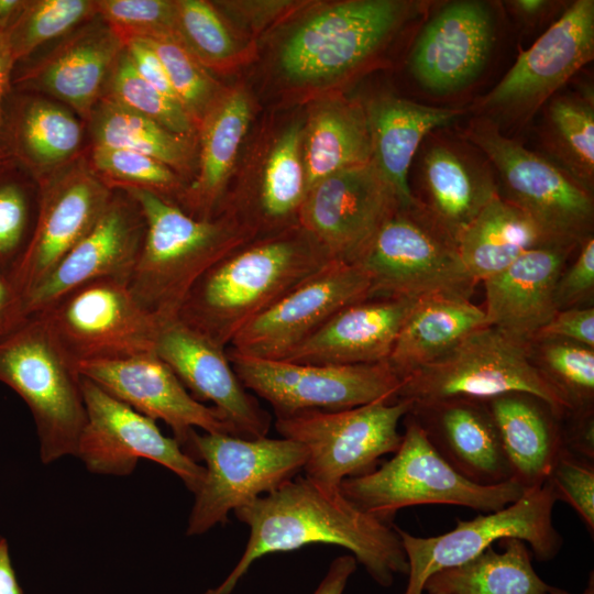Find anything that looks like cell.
<instances>
[{
    "label": "cell",
    "instance_id": "cell-1",
    "mask_svg": "<svg viewBox=\"0 0 594 594\" xmlns=\"http://www.w3.org/2000/svg\"><path fill=\"white\" fill-rule=\"evenodd\" d=\"M233 513L250 528L246 547L224 581L204 594H231L257 559L312 543L345 548L385 587L395 575L408 573L394 525L359 509L340 491H327L305 476H296Z\"/></svg>",
    "mask_w": 594,
    "mask_h": 594
},
{
    "label": "cell",
    "instance_id": "cell-2",
    "mask_svg": "<svg viewBox=\"0 0 594 594\" xmlns=\"http://www.w3.org/2000/svg\"><path fill=\"white\" fill-rule=\"evenodd\" d=\"M330 261L298 224L252 239L198 279L177 317L228 348L248 323Z\"/></svg>",
    "mask_w": 594,
    "mask_h": 594
},
{
    "label": "cell",
    "instance_id": "cell-3",
    "mask_svg": "<svg viewBox=\"0 0 594 594\" xmlns=\"http://www.w3.org/2000/svg\"><path fill=\"white\" fill-rule=\"evenodd\" d=\"M125 191L145 221L142 249L128 280L139 304L157 319L178 316L198 279L254 232L230 213L198 219L177 204L140 188Z\"/></svg>",
    "mask_w": 594,
    "mask_h": 594
},
{
    "label": "cell",
    "instance_id": "cell-4",
    "mask_svg": "<svg viewBox=\"0 0 594 594\" xmlns=\"http://www.w3.org/2000/svg\"><path fill=\"white\" fill-rule=\"evenodd\" d=\"M404 421L400 446L389 460L342 481L341 494L359 509L392 524L395 514L409 506L446 504L493 513L524 494L515 480L496 485L469 481L438 453L409 414Z\"/></svg>",
    "mask_w": 594,
    "mask_h": 594
},
{
    "label": "cell",
    "instance_id": "cell-5",
    "mask_svg": "<svg viewBox=\"0 0 594 594\" xmlns=\"http://www.w3.org/2000/svg\"><path fill=\"white\" fill-rule=\"evenodd\" d=\"M416 2L349 0L327 6L301 21L278 52L290 82L324 86L359 70L399 29L418 14Z\"/></svg>",
    "mask_w": 594,
    "mask_h": 594
},
{
    "label": "cell",
    "instance_id": "cell-6",
    "mask_svg": "<svg viewBox=\"0 0 594 594\" xmlns=\"http://www.w3.org/2000/svg\"><path fill=\"white\" fill-rule=\"evenodd\" d=\"M0 382L29 407L42 463L76 457L86 422L81 375L37 316H28L0 338Z\"/></svg>",
    "mask_w": 594,
    "mask_h": 594
},
{
    "label": "cell",
    "instance_id": "cell-7",
    "mask_svg": "<svg viewBox=\"0 0 594 594\" xmlns=\"http://www.w3.org/2000/svg\"><path fill=\"white\" fill-rule=\"evenodd\" d=\"M514 392L541 398L562 419L570 414L565 398L532 363L529 343L485 326L438 360L404 377L397 400L413 404L449 398L487 400Z\"/></svg>",
    "mask_w": 594,
    "mask_h": 594
},
{
    "label": "cell",
    "instance_id": "cell-8",
    "mask_svg": "<svg viewBox=\"0 0 594 594\" xmlns=\"http://www.w3.org/2000/svg\"><path fill=\"white\" fill-rule=\"evenodd\" d=\"M184 451L205 462V477L195 493L186 535L198 536L228 520L234 512L299 474L307 450L287 438L248 439L193 431Z\"/></svg>",
    "mask_w": 594,
    "mask_h": 594
},
{
    "label": "cell",
    "instance_id": "cell-9",
    "mask_svg": "<svg viewBox=\"0 0 594 594\" xmlns=\"http://www.w3.org/2000/svg\"><path fill=\"white\" fill-rule=\"evenodd\" d=\"M465 139L497 170L503 189L498 195L524 211L550 243L578 248L592 235V195L568 172L506 138L485 117L470 122Z\"/></svg>",
    "mask_w": 594,
    "mask_h": 594
},
{
    "label": "cell",
    "instance_id": "cell-10",
    "mask_svg": "<svg viewBox=\"0 0 594 594\" xmlns=\"http://www.w3.org/2000/svg\"><path fill=\"white\" fill-rule=\"evenodd\" d=\"M355 264L370 277V297H470L477 284L464 267L457 242L420 201L398 206Z\"/></svg>",
    "mask_w": 594,
    "mask_h": 594
},
{
    "label": "cell",
    "instance_id": "cell-11",
    "mask_svg": "<svg viewBox=\"0 0 594 594\" xmlns=\"http://www.w3.org/2000/svg\"><path fill=\"white\" fill-rule=\"evenodd\" d=\"M411 407L410 400L398 399L336 411L309 410L276 417L275 428L307 450L305 477L339 492L343 480L372 472L383 455L397 451L403 439L398 425Z\"/></svg>",
    "mask_w": 594,
    "mask_h": 594
},
{
    "label": "cell",
    "instance_id": "cell-12",
    "mask_svg": "<svg viewBox=\"0 0 594 594\" xmlns=\"http://www.w3.org/2000/svg\"><path fill=\"white\" fill-rule=\"evenodd\" d=\"M33 315L76 369L151 352L158 328L128 283L113 278L81 284Z\"/></svg>",
    "mask_w": 594,
    "mask_h": 594
},
{
    "label": "cell",
    "instance_id": "cell-13",
    "mask_svg": "<svg viewBox=\"0 0 594 594\" xmlns=\"http://www.w3.org/2000/svg\"><path fill=\"white\" fill-rule=\"evenodd\" d=\"M556 502L544 482L503 509L471 520L457 519L453 529L438 536L417 537L395 526L408 561L404 594H422L431 575L472 560L503 538L525 541L539 561L553 559L563 544L552 521Z\"/></svg>",
    "mask_w": 594,
    "mask_h": 594
},
{
    "label": "cell",
    "instance_id": "cell-14",
    "mask_svg": "<svg viewBox=\"0 0 594 594\" xmlns=\"http://www.w3.org/2000/svg\"><path fill=\"white\" fill-rule=\"evenodd\" d=\"M227 351L243 386L271 404L276 417L309 410H343L377 400L395 402L402 385L387 362L306 364L243 355L228 348Z\"/></svg>",
    "mask_w": 594,
    "mask_h": 594
},
{
    "label": "cell",
    "instance_id": "cell-15",
    "mask_svg": "<svg viewBox=\"0 0 594 594\" xmlns=\"http://www.w3.org/2000/svg\"><path fill=\"white\" fill-rule=\"evenodd\" d=\"M86 422L76 457L94 474L130 475L140 459L174 472L194 494L205 477V466L190 458L175 438L162 433L156 421L111 396L81 376Z\"/></svg>",
    "mask_w": 594,
    "mask_h": 594
},
{
    "label": "cell",
    "instance_id": "cell-16",
    "mask_svg": "<svg viewBox=\"0 0 594 594\" xmlns=\"http://www.w3.org/2000/svg\"><path fill=\"white\" fill-rule=\"evenodd\" d=\"M594 56V1H574L480 101L492 118L528 119Z\"/></svg>",
    "mask_w": 594,
    "mask_h": 594
},
{
    "label": "cell",
    "instance_id": "cell-17",
    "mask_svg": "<svg viewBox=\"0 0 594 594\" xmlns=\"http://www.w3.org/2000/svg\"><path fill=\"white\" fill-rule=\"evenodd\" d=\"M38 182L34 228L10 274L24 298L91 230L113 193L82 160H74Z\"/></svg>",
    "mask_w": 594,
    "mask_h": 594
},
{
    "label": "cell",
    "instance_id": "cell-18",
    "mask_svg": "<svg viewBox=\"0 0 594 594\" xmlns=\"http://www.w3.org/2000/svg\"><path fill=\"white\" fill-rule=\"evenodd\" d=\"M398 206L393 188L371 161L311 187L297 222L331 260L355 264Z\"/></svg>",
    "mask_w": 594,
    "mask_h": 594
},
{
    "label": "cell",
    "instance_id": "cell-19",
    "mask_svg": "<svg viewBox=\"0 0 594 594\" xmlns=\"http://www.w3.org/2000/svg\"><path fill=\"white\" fill-rule=\"evenodd\" d=\"M370 296L371 280L361 266L332 260L248 323L228 349L282 359L339 310Z\"/></svg>",
    "mask_w": 594,
    "mask_h": 594
},
{
    "label": "cell",
    "instance_id": "cell-20",
    "mask_svg": "<svg viewBox=\"0 0 594 594\" xmlns=\"http://www.w3.org/2000/svg\"><path fill=\"white\" fill-rule=\"evenodd\" d=\"M153 351L195 399L212 404L238 437H266L271 415L237 376L227 348L174 317L158 319Z\"/></svg>",
    "mask_w": 594,
    "mask_h": 594
},
{
    "label": "cell",
    "instance_id": "cell-21",
    "mask_svg": "<svg viewBox=\"0 0 594 594\" xmlns=\"http://www.w3.org/2000/svg\"><path fill=\"white\" fill-rule=\"evenodd\" d=\"M77 371L134 410L155 421L163 420L183 450L197 429L237 436L215 407L191 396L154 351L121 360L82 363Z\"/></svg>",
    "mask_w": 594,
    "mask_h": 594
},
{
    "label": "cell",
    "instance_id": "cell-22",
    "mask_svg": "<svg viewBox=\"0 0 594 594\" xmlns=\"http://www.w3.org/2000/svg\"><path fill=\"white\" fill-rule=\"evenodd\" d=\"M144 235L145 221L139 205L125 191L114 189L91 230L26 295V315L40 311L61 295L95 279L128 283Z\"/></svg>",
    "mask_w": 594,
    "mask_h": 594
},
{
    "label": "cell",
    "instance_id": "cell-23",
    "mask_svg": "<svg viewBox=\"0 0 594 594\" xmlns=\"http://www.w3.org/2000/svg\"><path fill=\"white\" fill-rule=\"evenodd\" d=\"M496 40L487 4L474 0L443 6L422 28L408 66L427 90L448 95L470 85L484 69Z\"/></svg>",
    "mask_w": 594,
    "mask_h": 594
},
{
    "label": "cell",
    "instance_id": "cell-24",
    "mask_svg": "<svg viewBox=\"0 0 594 594\" xmlns=\"http://www.w3.org/2000/svg\"><path fill=\"white\" fill-rule=\"evenodd\" d=\"M124 46L122 38L97 15L67 34L16 84L51 95L87 121Z\"/></svg>",
    "mask_w": 594,
    "mask_h": 594
},
{
    "label": "cell",
    "instance_id": "cell-25",
    "mask_svg": "<svg viewBox=\"0 0 594 594\" xmlns=\"http://www.w3.org/2000/svg\"><path fill=\"white\" fill-rule=\"evenodd\" d=\"M408 414L438 453L469 481L496 485L513 480L485 400L449 398L413 404Z\"/></svg>",
    "mask_w": 594,
    "mask_h": 594
},
{
    "label": "cell",
    "instance_id": "cell-26",
    "mask_svg": "<svg viewBox=\"0 0 594 594\" xmlns=\"http://www.w3.org/2000/svg\"><path fill=\"white\" fill-rule=\"evenodd\" d=\"M418 299L370 297L351 304L282 360L336 365L386 362Z\"/></svg>",
    "mask_w": 594,
    "mask_h": 594
},
{
    "label": "cell",
    "instance_id": "cell-27",
    "mask_svg": "<svg viewBox=\"0 0 594 594\" xmlns=\"http://www.w3.org/2000/svg\"><path fill=\"white\" fill-rule=\"evenodd\" d=\"M575 246L546 244L483 280L486 324L529 343L557 312L554 287Z\"/></svg>",
    "mask_w": 594,
    "mask_h": 594
},
{
    "label": "cell",
    "instance_id": "cell-28",
    "mask_svg": "<svg viewBox=\"0 0 594 594\" xmlns=\"http://www.w3.org/2000/svg\"><path fill=\"white\" fill-rule=\"evenodd\" d=\"M485 402L513 480L525 492L542 486L560 453L568 449L562 418L548 403L528 393H508Z\"/></svg>",
    "mask_w": 594,
    "mask_h": 594
},
{
    "label": "cell",
    "instance_id": "cell-29",
    "mask_svg": "<svg viewBox=\"0 0 594 594\" xmlns=\"http://www.w3.org/2000/svg\"><path fill=\"white\" fill-rule=\"evenodd\" d=\"M372 146V163L393 188L402 206L419 202L408 183L413 158L422 140L462 114L460 109L417 103L380 96L364 106Z\"/></svg>",
    "mask_w": 594,
    "mask_h": 594
},
{
    "label": "cell",
    "instance_id": "cell-30",
    "mask_svg": "<svg viewBox=\"0 0 594 594\" xmlns=\"http://www.w3.org/2000/svg\"><path fill=\"white\" fill-rule=\"evenodd\" d=\"M252 117V103L241 87L223 89L201 122L199 173L182 195L185 212L210 219L223 194Z\"/></svg>",
    "mask_w": 594,
    "mask_h": 594
},
{
    "label": "cell",
    "instance_id": "cell-31",
    "mask_svg": "<svg viewBox=\"0 0 594 594\" xmlns=\"http://www.w3.org/2000/svg\"><path fill=\"white\" fill-rule=\"evenodd\" d=\"M421 179L426 199L419 201L455 242L498 194V184L484 165L442 142L426 150Z\"/></svg>",
    "mask_w": 594,
    "mask_h": 594
},
{
    "label": "cell",
    "instance_id": "cell-32",
    "mask_svg": "<svg viewBox=\"0 0 594 594\" xmlns=\"http://www.w3.org/2000/svg\"><path fill=\"white\" fill-rule=\"evenodd\" d=\"M485 326L484 310L470 297L459 294L421 297L404 322L386 362L403 380Z\"/></svg>",
    "mask_w": 594,
    "mask_h": 594
},
{
    "label": "cell",
    "instance_id": "cell-33",
    "mask_svg": "<svg viewBox=\"0 0 594 594\" xmlns=\"http://www.w3.org/2000/svg\"><path fill=\"white\" fill-rule=\"evenodd\" d=\"M371 160L369 123L360 101L331 97L315 107L302 131L307 191L323 178Z\"/></svg>",
    "mask_w": 594,
    "mask_h": 594
},
{
    "label": "cell",
    "instance_id": "cell-34",
    "mask_svg": "<svg viewBox=\"0 0 594 594\" xmlns=\"http://www.w3.org/2000/svg\"><path fill=\"white\" fill-rule=\"evenodd\" d=\"M553 244L519 208L498 194L457 241L462 263L479 283L505 270L527 251Z\"/></svg>",
    "mask_w": 594,
    "mask_h": 594
},
{
    "label": "cell",
    "instance_id": "cell-35",
    "mask_svg": "<svg viewBox=\"0 0 594 594\" xmlns=\"http://www.w3.org/2000/svg\"><path fill=\"white\" fill-rule=\"evenodd\" d=\"M503 551L488 547L472 560L431 575L428 594H551V585L535 571L525 541L503 538Z\"/></svg>",
    "mask_w": 594,
    "mask_h": 594
},
{
    "label": "cell",
    "instance_id": "cell-36",
    "mask_svg": "<svg viewBox=\"0 0 594 594\" xmlns=\"http://www.w3.org/2000/svg\"><path fill=\"white\" fill-rule=\"evenodd\" d=\"M92 145L123 148L154 157L172 169L188 168L194 151L189 136L101 97L88 118Z\"/></svg>",
    "mask_w": 594,
    "mask_h": 594
},
{
    "label": "cell",
    "instance_id": "cell-37",
    "mask_svg": "<svg viewBox=\"0 0 594 594\" xmlns=\"http://www.w3.org/2000/svg\"><path fill=\"white\" fill-rule=\"evenodd\" d=\"M81 140V124L74 113L45 99L25 103L14 131L18 155L38 179L74 161Z\"/></svg>",
    "mask_w": 594,
    "mask_h": 594
},
{
    "label": "cell",
    "instance_id": "cell-38",
    "mask_svg": "<svg viewBox=\"0 0 594 594\" xmlns=\"http://www.w3.org/2000/svg\"><path fill=\"white\" fill-rule=\"evenodd\" d=\"M299 122L275 142L265 164L257 199L258 220L278 227L295 219L307 194ZM298 223V222H297Z\"/></svg>",
    "mask_w": 594,
    "mask_h": 594
},
{
    "label": "cell",
    "instance_id": "cell-39",
    "mask_svg": "<svg viewBox=\"0 0 594 594\" xmlns=\"http://www.w3.org/2000/svg\"><path fill=\"white\" fill-rule=\"evenodd\" d=\"M547 140L568 173L587 190L594 179V108L592 99L559 95L547 111Z\"/></svg>",
    "mask_w": 594,
    "mask_h": 594
},
{
    "label": "cell",
    "instance_id": "cell-40",
    "mask_svg": "<svg viewBox=\"0 0 594 594\" xmlns=\"http://www.w3.org/2000/svg\"><path fill=\"white\" fill-rule=\"evenodd\" d=\"M529 354L539 372L568 402L566 417L593 415V348L561 339H534Z\"/></svg>",
    "mask_w": 594,
    "mask_h": 594
},
{
    "label": "cell",
    "instance_id": "cell-41",
    "mask_svg": "<svg viewBox=\"0 0 594 594\" xmlns=\"http://www.w3.org/2000/svg\"><path fill=\"white\" fill-rule=\"evenodd\" d=\"M176 37L208 69L226 72L244 62L241 45L215 7L204 0H176Z\"/></svg>",
    "mask_w": 594,
    "mask_h": 594
},
{
    "label": "cell",
    "instance_id": "cell-42",
    "mask_svg": "<svg viewBox=\"0 0 594 594\" xmlns=\"http://www.w3.org/2000/svg\"><path fill=\"white\" fill-rule=\"evenodd\" d=\"M96 0L26 1L15 21L3 32L14 63L51 40L64 36L96 18Z\"/></svg>",
    "mask_w": 594,
    "mask_h": 594
},
{
    "label": "cell",
    "instance_id": "cell-43",
    "mask_svg": "<svg viewBox=\"0 0 594 594\" xmlns=\"http://www.w3.org/2000/svg\"><path fill=\"white\" fill-rule=\"evenodd\" d=\"M102 97L157 122L173 133L191 138L197 130L193 119L178 102L139 75L125 47L110 73Z\"/></svg>",
    "mask_w": 594,
    "mask_h": 594
},
{
    "label": "cell",
    "instance_id": "cell-44",
    "mask_svg": "<svg viewBox=\"0 0 594 594\" xmlns=\"http://www.w3.org/2000/svg\"><path fill=\"white\" fill-rule=\"evenodd\" d=\"M158 55L174 92L197 129L223 88L174 35L144 38Z\"/></svg>",
    "mask_w": 594,
    "mask_h": 594
},
{
    "label": "cell",
    "instance_id": "cell-45",
    "mask_svg": "<svg viewBox=\"0 0 594 594\" xmlns=\"http://www.w3.org/2000/svg\"><path fill=\"white\" fill-rule=\"evenodd\" d=\"M89 165L112 190L140 188L167 199L166 196L178 191L180 185L169 166L129 150L92 145Z\"/></svg>",
    "mask_w": 594,
    "mask_h": 594
},
{
    "label": "cell",
    "instance_id": "cell-46",
    "mask_svg": "<svg viewBox=\"0 0 594 594\" xmlns=\"http://www.w3.org/2000/svg\"><path fill=\"white\" fill-rule=\"evenodd\" d=\"M97 14L125 42L133 37L176 36L169 0H96Z\"/></svg>",
    "mask_w": 594,
    "mask_h": 594
},
{
    "label": "cell",
    "instance_id": "cell-47",
    "mask_svg": "<svg viewBox=\"0 0 594 594\" xmlns=\"http://www.w3.org/2000/svg\"><path fill=\"white\" fill-rule=\"evenodd\" d=\"M25 188L0 182V271L11 274L30 241L36 213Z\"/></svg>",
    "mask_w": 594,
    "mask_h": 594
},
{
    "label": "cell",
    "instance_id": "cell-48",
    "mask_svg": "<svg viewBox=\"0 0 594 594\" xmlns=\"http://www.w3.org/2000/svg\"><path fill=\"white\" fill-rule=\"evenodd\" d=\"M556 501L569 504L583 520L591 536L594 531V465L564 449L546 481Z\"/></svg>",
    "mask_w": 594,
    "mask_h": 594
},
{
    "label": "cell",
    "instance_id": "cell-49",
    "mask_svg": "<svg viewBox=\"0 0 594 594\" xmlns=\"http://www.w3.org/2000/svg\"><path fill=\"white\" fill-rule=\"evenodd\" d=\"M573 263L564 267L554 287L557 311L582 306L594 294V238L587 237L580 243Z\"/></svg>",
    "mask_w": 594,
    "mask_h": 594
},
{
    "label": "cell",
    "instance_id": "cell-50",
    "mask_svg": "<svg viewBox=\"0 0 594 594\" xmlns=\"http://www.w3.org/2000/svg\"><path fill=\"white\" fill-rule=\"evenodd\" d=\"M534 339H561L594 349V307L558 310Z\"/></svg>",
    "mask_w": 594,
    "mask_h": 594
},
{
    "label": "cell",
    "instance_id": "cell-51",
    "mask_svg": "<svg viewBox=\"0 0 594 594\" xmlns=\"http://www.w3.org/2000/svg\"><path fill=\"white\" fill-rule=\"evenodd\" d=\"M124 47L139 75L163 95L179 103L165 67L152 46L144 38L133 37L125 42Z\"/></svg>",
    "mask_w": 594,
    "mask_h": 594
},
{
    "label": "cell",
    "instance_id": "cell-52",
    "mask_svg": "<svg viewBox=\"0 0 594 594\" xmlns=\"http://www.w3.org/2000/svg\"><path fill=\"white\" fill-rule=\"evenodd\" d=\"M28 317L25 298L9 274L0 271V338Z\"/></svg>",
    "mask_w": 594,
    "mask_h": 594
},
{
    "label": "cell",
    "instance_id": "cell-53",
    "mask_svg": "<svg viewBox=\"0 0 594 594\" xmlns=\"http://www.w3.org/2000/svg\"><path fill=\"white\" fill-rule=\"evenodd\" d=\"M355 569L356 560L352 554L336 558L314 594H342Z\"/></svg>",
    "mask_w": 594,
    "mask_h": 594
},
{
    "label": "cell",
    "instance_id": "cell-54",
    "mask_svg": "<svg viewBox=\"0 0 594 594\" xmlns=\"http://www.w3.org/2000/svg\"><path fill=\"white\" fill-rule=\"evenodd\" d=\"M0 594H24L10 556L8 540L0 535Z\"/></svg>",
    "mask_w": 594,
    "mask_h": 594
},
{
    "label": "cell",
    "instance_id": "cell-55",
    "mask_svg": "<svg viewBox=\"0 0 594 594\" xmlns=\"http://www.w3.org/2000/svg\"><path fill=\"white\" fill-rule=\"evenodd\" d=\"M14 64L4 33L0 31V131L3 123V101L9 89L11 72Z\"/></svg>",
    "mask_w": 594,
    "mask_h": 594
},
{
    "label": "cell",
    "instance_id": "cell-56",
    "mask_svg": "<svg viewBox=\"0 0 594 594\" xmlns=\"http://www.w3.org/2000/svg\"><path fill=\"white\" fill-rule=\"evenodd\" d=\"M509 7L526 21L536 20L542 15L552 2L544 0H514Z\"/></svg>",
    "mask_w": 594,
    "mask_h": 594
},
{
    "label": "cell",
    "instance_id": "cell-57",
    "mask_svg": "<svg viewBox=\"0 0 594 594\" xmlns=\"http://www.w3.org/2000/svg\"><path fill=\"white\" fill-rule=\"evenodd\" d=\"M25 0H0V31L4 32L23 10Z\"/></svg>",
    "mask_w": 594,
    "mask_h": 594
},
{
    "label": "cell",
    "instance_id": "cell-58",
    "mask_svg": "<svg viewBox=\"0 0 594 594\" xmlns=\"http://www.w3.org/2000/svg\"><path fill=\"white\" fill-rule=\"evenodd\" d=\"M550 593L551 594H571V593H569V592H566V591H564L562 588L556 587V586H551ZM582 594H594L593 572H591L587 586H586V588L584 590V592Z\"/></svg>",
    "mask_w": 594,
    "mask_h": 594
},
{
    "label": "cell",
    "instance_id": "cell-59",
    "mask_svg": "<svg viewBox=\"0 0 594 594\" xmlns=\"http://www.w3.org/2000/svg\"><path fill=\"white\" fill-rule=\"evenodd\" d=\"M8 154L9 153L4 148L0 147V165L6 161Z\"/></svg>",
    "mask_w": 594,
    "mask_h": 594
}]
</instances>
